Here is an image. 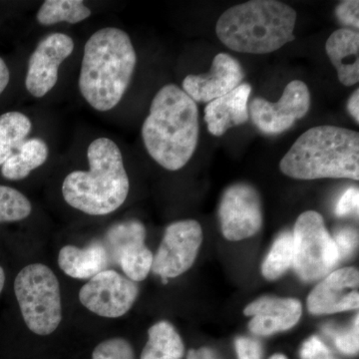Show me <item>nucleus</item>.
Masks as SVG:
<instances>
[{
	"label": "nucleus",
	"instance_id": "nucleus-13",
	"mask_svg": "<svg viewBox=\"0 0 359 359\" xmlns=\"http://www.w3.org/2000/svg\"><path fill=\"white\" fill-rule=\"evenodd\" d=\"M245 78L244 69L230 54L219 53L205 74L188 75L183 80V91L196 103H209L230 93Z\"/></svg>",
	"mask_w": 359,
	"mask_h": 359
},
{
	"label": "nucleus",
	"instance_id": "nucleus-5",
	"mask_svg": "<svg viewBox=\"0 0 359 359\" xmlns=\"http://www.w3.org/2000/svg\"><path fill=\"white\" fill-rule=\"evenodd\" d=\"M297 13L276 0H250L219 16L217 36L231 50L268 54L294 41Z\"/></svg>",
	"mask_w": 359,
	"mask_h": 359
},
{
	"label": "nucleus",
	"instance_id": "nucleus-16",
	"mask_svg": "<svg viewBox=\"0 0 359 359\" xmlns=\"http://www.w3.org/2000/svg\"><path fill=\"white\" fill-rule=\"evenodd\" d=\"M250 93L252 86L242 83L230 93L208 103L205 108V121L210 134L221 137L229 129L249 121Z\"/></svg>",
	"mask_w": 359,
	"mask_h": 359
},
{
	"label": "nucleus",
	"instance_id": "nucleus-9",
	"mask_svg": "<svg viewBox=\"0 0 359 359\" xmlns=\"http://www.w3.org/2000/svg\"><path fill=\"white\" fill-rule=\"evenodd\" d=\"M311 93L308 85L294 80L287 85L278 102L255 98L249 106L250 118L262 133L275 136L289 130L308 114Z\"/></svg>",
	"mask_w": 359,
	"mask_h": 359
},
{
	"label": "nucleus",
	"instance_id": "nucleus-27",
	"mask_svg": "<svg viewBox=\"0 0 359 359\" xmlns=\"http://www.w3.org/2000/svg\"><path fill=\"white\" fill-rule=\"evenodd\" d=\"M92 359H135V355L126 339L115 337L99 344L92 353Z\"/></svg>",
	"mask_w": 359,
	"mask_h": 359
},
{
	"label": "nucleus",
	"instance_id": "nucleus-17",
	"mask_svg": "<svg viewBox=\"0 0 359 359\" xmlns=\"http://www.w3.org/2000/svg\"><path fill=\"white\" fill-rule=\"evenodd\" d=\"M325 51L334 66L340 83L353 86L359 81V33L340 28L328 37Z\"/></svg>",
	"mask_w": 359,
	"mask_h": 359
},
{
	"label": "nucleus",
	"instance_id": "nucleus-28",
	"mask_svg": "<svg viewBox=\"0 0 359 359\" xmlns=\"http://www.w3.org/2000/svg\"><path fill=\"white\" fill-rule=\"evenodd\" d=\"M358 316L353 320V325L348 330L337 334L335 337V346L341 353L354 355L358 353Z\"/></svg>",
	"mask_w": 359,
	"mask_h": 359
},
{
	"label": "nucleus",
	"instance_id": "nucleus-26",
	"mask_svg": "<svg viewBox=\"0 0 359 359\" xmlns=\"http://www.w3.org/2000/svg\"><path fill=\"white\" fill-rule=\"evenodd\" d=\"M153 259L152 252L146 245H141L123 254L118 259L117 266H121L125 275L132 282H142L152 269Z\"/></svg>",
	"mask_w": 359,
	"mask_h": 359
},
{
	"label": "nucleus",
	"instance_id": "nucleus-31",
	"mask_svg": "<svg viewBox=\"0 0 359 359\" xmlns=\"http://www.w3.org/2000/svg\"><path fill=\"white\" fill-rule=\"evenodd\" d=\"M302 359H337L320 337H311L302 344Z\"/></svg>",
	"mask_w": 359,
	"mask_h": 359
},
{
	"label": "nucleus",
	"instance_id": "nucleus-35",
	"mask_svg": "<svg viewBox=\"0 0 359 359\" xmlns=\"http://www.w3.org/2000/svg\"><path fill=\"white\" fill-rule=\"evenodd\" d=\"M9 80H11V73H9L8 67H7L6 61L0 57V95L6 89Z\"/></svg>",
	"mask_w": 359,
	"mask_h": 359
},
{
	"label": "nucleus",
	"instance_id": "nucleus-25",
	"mask_svg": "<svg viewBox=\"0 0 359 359\" xmlns=\"http://www.w3.org/2000/svg\"><path fill=\"white\" fill-rule=\"evenodd\" d=\"M32 211V203L25 195L11 187L0 185V224L22 221Z\"/></svg>",
	"mask_w": 359,
	"mask_h": 359
},
{
	"label": "nucleus",
	"instance_id": "nucleus-36",
	"mask_svg": "<svg viewBox=\"0 0 359 359\" xmlns=\"http://www.w3.org/2000/svg\"><path fill=\"white\" fill-rule=\"evenodd\" d=\"M187 359H218L212 351L208 348L191 349Z\"/></svg>",
	"mask_w": 359,
	"mask_h": 359
},
{
	"label": "nucleus",
	"instance_id": "nucleus-12",
	"mask_svg": "<svg viewBox=\"0 0 359 359\" xmlns=\"http://www.w3.org/2000/svg\"><path fill=\"white\" fill-rule=\"evenodd\" d=\"M74 50V41L63 33L44 37L28 60L25 87L35 98H42L54 88L58 80L59 66Z\"/></svg>",
	"mask_w": 359,
	"mask_h": 359
},
{
	"label": "nucleus",
	"instance_id": "nucleus-37",
	"mask_svg": "<svg viewBox=\"0 0 359 359\" xmlns=\"http://www.w3.org/2000/svg\"><path fill=\"white\" fill-rule=\"evenodd\" d=\"M4 283H6V273H4V269L0 266V294L4 290Z\"/></svg>",
	"mask_w": 359,
	"mask_h": 359
},
{
	"label": "nucleus",
	"instance_id": "nucleus-6",
	"mask_svg": "<svg viewBox=\"0 0 359 359\" xmlns=\"http://www.w3.org/2000/svg\"><path fill=\"white\" fill-rule=\"evenodd\" d=\"M14 292L26 327L33 334L55 332L62 320V306L57 278L48 266L32 264L21 269Z\"/></svg>",
	"mask_w": 359,
	"mask_h": 359
},
{
	"label": "nucleus",
	"instance_id": "nucleus-23",
	"mask_svg": "<svg viewBox=\"0 0 359 359\" xmlns=\"http://www.w3.org/2000/svg\"><path fill=\"white\" fill-rule=\"evenodd\" d=\"M90 15L91 11L81 0H46L40 6L36 20L44 26L60 22L76 25Z\"/></svg>",
	"mask_w": 359,
	"mask_h": 359
},
{
	"label": "nucleus",
	"instance_id": "nucleus-3",
	"mask_svg": "<svg viewBox=\"0 0 359 359\" xmlns=\"http://www.w3.org/2000/svg\"><path fill=\"white\" fill-rule=\"evenodd\" d=\"M88 171H73L63 181L65 202L90 216H105L119 209L130 190L120 148L109 138L95 139L87 150Z\"/></svg>",
	"mask_w": 359,
	"mask_h": 359
},
{
	"label": "nucleus",
	"instance_id": "nucleus-38",
	"mask_svg": "<svg viewBox=\"0 0 359 359\" xmlns=\"http://www.w3.org/2000/svg\"><path fill=\"white\" fill-rule=\"evenodd\" d=\"M269 359H287L283 354H273Z\"/></svg>",
	"mask_w": 359,
	"mask_h": 359
},
{
	"label": "nucleus",
	"instance_id": "nucleus-11",
	"mask_svg": "<svg viewBox=\"0 0 359 359\" xmlns=\"http://www.w3.org/2000/svg\"><path fill=\"white\" fill-rule=\"evenodd\" d=\"M138 294L136 283L113 269H105L81 287L79 299L97 316L117 318L128 313Z\"/></svg>",
	"mask_w": 359,
	"mask_h": 359
},
{
	"label": "nucleus",
	"instance_id": "nucleus-2",
	"mask_svg": "<svg viewBox=\"0 0 359 359\" xmlns=\"http://www.w3.org/2000/svg\"><path fill=\"white\" fill-rule=\"evenodd\" d=\"M137 54L128 33L117 27L97 30L87 40L80 68V93L92 108L112 110L126 93Z\"/></svg>",
	"mask_w": 359,
	"mask_h": 359
},
{
	"label": "nucleus",
	"instance_id": "nucleus-34",
	"mask_svg": "<svg viewBox=\"0 0 359 359\" xmlns=\"http://www.w3.org/2000/svg\"><path fill=\"white\" fill-rule=\"evenodd\" d=\"M347 111L353 118L354 121L359 123V89L353 92L347 102Z\"/></svg>",
	"mask_w": 359,
	"mask_h": 359
},
{
	"label": "nucleus",
	"instance_id": "nucleus-29",
	"mask_svg": "<svg viewBox=\"0 0 359 359\" xmlns=\"http://www.w3.org/2000/svg\"><path fill=\"white\" fill-rule=\"evenodd\" d=\"M335 15L341 25L358 30L359 28V1L358 0H346V1L340 2L335 8Z\"/></svg>",
	"mask_w": 359,
	"mask_h": 359
},
{
	"label": "nucleus",
	"instance_id": "nucleus-22",
	"mask_svg": "<svg viewBox=\"0 0 359 359\" xmlns=\"http://www.w3.org/2000/svg\"><path fill=\"white\" fill-rule=\"evenodd\" d=\"M32 129V121L23 113L0 115V166L25 143Z\"/></svg>",
	"mask_w": 359,
	"mask_h": 359
},
{
	"label": "nucleus",
	"instance_id": "nucleus-10",
	"mask_svg": "<svg viewBox=\"0 0 359 359\" xmlns=\"http://www.w3.org/2000/svg\"><path fill=\"white\" fill-rule=\"evenodd\" d=\"M222 233L231 242L256 235L263 224L259 194L247 183L233 184L226 189L219 208Z\"/></svg>",
	"mask_w": 359,
	"mask_h": 359
},
{
	"label": "nucleus",
	"instance_id": "nucleus-7",
	"mask_svg": "<svg viewBox=\"0 0 359 359\" xmlns=\"http://www.w3.org/2000/svg\"><path fill=\"white\" fill-rule=\"evenodd\" d=\"M292 266L306 282L320 280L339 263V254L323 217L318 212H302L294 224Z\"/></svg>",
	"mask_w": 359,
	"mask_h": 359
},
{
	"label": "nucleus",
	"instance_id": "nucleus-14",
	"mask_svg": "<svg viewBox=\"0 0 359 359\" xmlns=\"http://www.w3.org/2000/svg\"><path fill=\"white\" fill-rule=\"evenodd\" d=\"M359 273L354 268L337 269L323 278L308 297L313 314H330L358 309Z\"/></svg>",
	"mask_w": 359,
	"mask_h": 359
},
{
	"label": "nucleus",
	"instance_id": "nucleus-1",
	"mask_svg": "<svg viewBox=\"0 0 359 359\" xmlns=\"http://www.w3.org/2000/svg\"><path fill=\"white\" fill-rule=\"evenodd\" d=\"M197 103L175 84L157 92L142 126L148 154L161 167L178 171L193 157L199 140Z\"/></svg>",
	"mask_w": 359,
	"mask_h": 359
},
{
	"label": "nucleus",
	"instance_id": "nucleus-15",
	"mask_svg": "<svg viewBox=\"0 0 359 359\" xmlns=\"http://www.w3.org/2000/svg\"><path fill=\"white\" fill-rule=\"evenodd\" d=\"M302 313V304L290 297H262L250 302L244 313L252 318L250 332L257 335L275 334L294 327Z\"/></svg>",
	"mask_w": 359,
	"mask_h": 359
},
{
	"label": "nucleus",
	"instance_id": "nucleus-18",
	"mask_svg": "<svg viewBox=\"0 0 359 359\" xmlns=\"http://www.w3.org/2000/svg\"><path fill=\"white\" fill-rule=\"evenodd\" d=\"M58 264L66 275L79 280H90L111 266L102 241L93 242L83 249L65 245L59 252Z\"/></svg>",
	"mask_w": 359,
	"mask_h": 359
},
{
	"label": "nucleus",
	"instance_id": "nucleus-30",
	"mask_svg": "<svg viewBox=\"0 0 359 359\" xmlns=\"http://www.w3.org/2000/svg\"><path fill=\"white\" fill-rule=\"evenodd\" d=\"M337 250H339V259L351 256L358 247V231L351 228H344L335 233L334 238Z\"/></svg>",
	"mask_w": 359,
	"mask_h": 359
},
{
	"label": "nucleus",
	"instance_id": "nucleus-24",
	"mask_svg": "<svg viewBox=\"0 0 359 359\" xmlns=\"http://www.w3.org/2000/svg\"><path fill=\"white\" fill-rule=\"evenodd\" d=\"M294 237L290 231L280 233L262 266V273L266 280L280 278L292 266Z\"/></svg>",
	"mask_w": 359,
	"mask_h": 359
},
{
	"label": "nucleus",
	"instance_id": "nucleus-21",
	"mask_svg": "<svg viewBox=\"0 0 359 359\" xmlns=\"http://www.w3.org/2000/svg\"><path fill=\"white\" fill-rule=\"evenodd\" d=\"M146 235L145 226L135 219L111 226L102 241L109 255L111 266L117 264L119 257L127 250L145 244Z\"/></svg>",
	"mask_w": 359,
	"mask_h": 359
},
{
	"label": "nucleus",
	"instance_id": "nucleus-32",
	"mask_svg": "<svg viewBox=\"0 0 359 359\" xmlns=\"http://www.w3.org/2000/svg\"><path fill=\"white\" fill-rule=\"evenodd\" d=\"M359 191L355 187H351L344 192L335 208V214L339 217L358 212Z\"/></svg>",
	"mask_w": 359,
	"mask_h": 359
},
{
	"label": "nucleus",
	"instance_id": "nucleus-20",
	"mask_svg": "<svg viewBox=\"0 0 359 359\" xmlns=\"http://www.w3.org/2000/svg\"><path fill=\"white\" fill-rule=\"evenodd\" d=\"M184 353L185 346L176 328L163 320L149 330L148 341L141 359H182Z\"/></svg>",
	"mask_w": 359,
	"mask_h": 359
},
{
	"label": "nucleus",
	"instance_id": "nucleus-33",
	"mask_svg": "<svg viewBox=\"0 0 359 359\" xmlns=\"http://www.w3.org/2000/svg\"><path fill=\"white\" fill-rule=\"evenodd\" d=\"M236 351L238 359H262V346L257 340L249 337H238Z\"/></svg>",
	"mask_w": 359,
	"mask_h": 359
},
{
	"label": "nucleus",
	"instance_id": "nucleus-8",
	"mask_svg": "<svg viewBox=\"0 0 359 359\" xmlns=\"http://www.w3.org/2000/svg\"><path fill=\"white\" fill-rule=\"evenodd\" d=\"M202 242V226L195 219L170 224L153 259V273L165 283L168 278L183 275L195 263Z\"/></svg>",
	"mask_w": 359,
	"mask_h": 359
},
{
	"label": "nucleus",
	"instance_id": "nucleus-19",
	"mask_svg": "<svg viewBox=\"0 0 359 359\" xmlns=\"http://www.w3.org/2000/svg\"><path fill=\"white\" fill-rule=\"evenodd\" d=\"M49 149L42 139L26 140L2 165L1 174L11 181H20L48 159Z\"/></svg>",
	"mask_w": 359,
	"mask_h": 359
},
{
	"label": "nucleus",
	"instance_id": "nucleus-4",
	"mask_svg": "<svg viewBox=\"0 0 359 359\" xmlns=\"http://www.w3.org/2000/svg\"><path fill=\"white\" fill-rule=\"evenodd\" d=\"M280 171L297 180H359V134L323 125L308 130L283 156Z\"/></svg>",
	"mask_w": 359,
	"mask_h": 359
}]
</instances>
